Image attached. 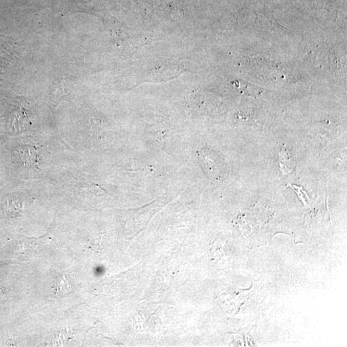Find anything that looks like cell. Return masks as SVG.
I'll list each match as a JSON object with an SVG mask.
<instances>
[{"label":"cell","mask_w":347,"mask_h":347,"mask_svg":"<svg viewBox=\"0 0 347 347\" xmlns=\"http://www.w3.org/2000/svg\"><path fill=\"white\" fill-rule=\"evenodd\" d=\"M17 152L23 164L39 168L38 153L34 147L23 146L17 149Z\"/></svg>","instance_id":"1"},{"label":"cell","mask_w":347,"mask_h":347,"mask_svg":"<svg viewBox=\"0 0 347 347\" xmlns=\"http://www.w3.org/2000/svg\"><path fill=\"white\" fill-rule=\"evenodd\" d=\"M55 295L64 296L70 291V285L64 276H60L55 280L53 286Z\"/></svg>","instance_id":"3"},{"label":"cell","mask_w":347,"mask_h":347,"mask_svg":"<svg viewBox=\"0 0 347 347\" xmlns=\"http://www.w3.org/2000/svg\"><path fill=\"white\" fill-rule=\"evenodd\" d=\"M3 209L4 212L10 217H19L24 212V203L18 198H8L5 201Z\"/></svg>","instance_id":"2"}]
</instances>
